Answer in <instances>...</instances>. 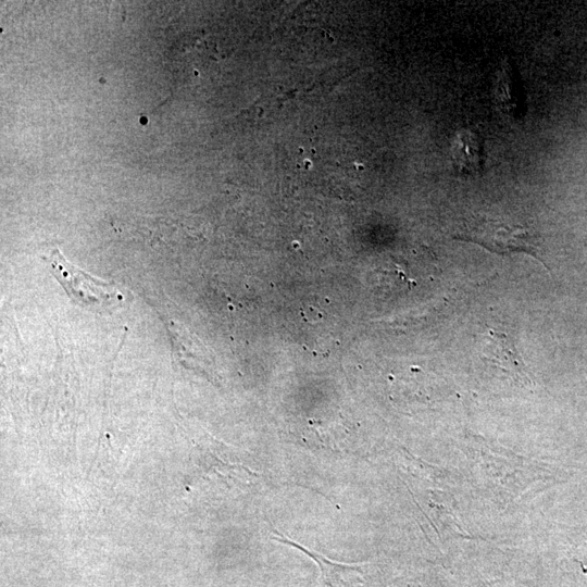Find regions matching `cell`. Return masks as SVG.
<instances>
[{
	"mask_svg": "<svg viewBox=\"0 0 587 587\" xmlns=\"http://www.w3.org/2000/svg\"><path fill=\"white\" fill-rule=\"evenodd\" d=\"M454 238L476 243L492 253L524 252L545 265L539 254L538 237L522 225L484 220L470 223Z\"/></svg>",
	"mask_w": 587,
	"mask_h": 587,
	"instance_id": "6da1fadb",
	"label": "cell"
},
{
	"mask_svg": "<svg viewBox=\"0 0 587 587\" xmlns=\"http://www.w3.org/2000/svg\"><path fill=\"white\" fill-rule=\"evenodd\" d=\"M49 263L55 278L67 295L80 305L108 307L122 298L120 291L113 286L86 274L67 262L58 249L50 253Z\"/></svg>",
	"mask_w": 587,
	"mask_h": 587,
	"instance_id": "7a4b0ae2",
	"label": "cell"
},
{
	"mask_svg": "<svg viewBox=\"0 0 587 587\" xmlns=\"http://www.w3.org/2000/svg\"><path fill=\"white\" fill-rule=\"evenodd\" d=\"M273 538L282 544L289 545L304 552L319 566L321 576L328 587H361L363 583V567L361 564L340 563L329 560L323 554L297 544L273 529Z\"/></svg>",
	"mask_w": 587,
	"mask_h": 587,
	"instance_id": "3957f363",
	"label": "cell"
},
{
	"mask_svg": "<svg viewBox=\"0 0 587 587\" xmlns=\"http://www.w3.org/2000/svg\"><path fill=\"white\" fill-rule=\"evenodd\" d=\"M480 355L507 371L526 374L521 354L512 339L504 333L488 329L487 339L482 346Z\"/></svg>",
	"mask_w": 587,
	"mask_h": 587,
	"instance_id": "277c9868",
	"label": "cell"
},
{
	"mask_svg": "<svg viewBox=\"0 0 587 587\" xmlns=\"http://www.w3.org/2000/svg\"><path fill=\"white\" fill-rule=\"evenodd\" d=\"M482 138L472 130L462 129L453 140L451 157L458 171L477 172L482 164Z\"/></svg>",
	"mask_w": 587,
	"mask_h": 587,
	"instance_id": "5b68a950",
	"label": "cell"
}]
</instances>
